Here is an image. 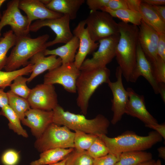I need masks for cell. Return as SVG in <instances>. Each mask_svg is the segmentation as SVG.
Wrapping results in <instances>:
<instances>
[{
	"mask_svg": "<svg viewBox=\"0 0 165 165\" xmlns=\"http://www.w3.org/2000/svg\"><path fill=\"white\" fill-rule=\"evenodd\" d=\"M118 25L119 37L115 57L123 76L127 82H130L136 64L139 28L122 21Z\"/></svg>",
	"mask_w": 165,
	"mask_h": 165,
	"instance_id": "1",
	"label": "cell"
},
{
	"mask_svg": "<svg viewBox=\"0 0 165 165\" xmlns=\"http://www.w3.org/2000/svg\"><path fill=\"white\" fill-rule=\"evenodd\" d=\"M53 123L66 126L74 131L78 130L87 134L106 135L110 123L105 116L98 114L91 119H86L83 115L76 114L65 111L58 105L53 110Z\"/></svg>",
	"mask_w": 165,
	"mask_h": 165,
	"instance_id": "2",
	"label": "cell"
},
{
	"mask_svg": "<svg viewBox=\"0 0 165 165\" xmlns=\"http://www.w3.org/2000/svg\"><path fill=\"white\" fill-rule=\"evenodd\" d=\"M50 37L48 34L31 38L28 35L16 37V42L4 67L6 71L17 70L28 64V60L35 54L47 49L46 43Z\"/></svg>",
	"mask_w": 165,
	"mask_h": 165,
	"instance_id": "3",
	"label": "cell"
},
{
	"mask_svg": "<svg viewBox=\"0 0 165 165\" xmlns=\"http://www.w3.org/2000/svg\"><path fill=\"white\" fill-rule=\"evenodd\" d=\"M98 136L107 147L109 153L119 155L121 153L132 151H144L161 142L162 137L156 131L149 132L147 136H140L133 133H126L114 138L106 135Z\"/></svg>",
	"mask_w": 165,
	"mask_h": 165,
	"instance_id": "4",
	"label": "cell"
},
{
	"mask_svg": "<svg viewBox=\"0 0 165 165\" xmlns=\"http://www.w3.org/2000/svg\"><path fill=\"white\" fill-rule=\"evenodd\" d=\"M110 70L106 67L93 70L80 71L76 84V103L83 115L87 112L89 101L97 88L110 81Z\"/></svg>",
	"mask_w": 165,
	"mask_h": 165,
	"instance_id": "5",
	"label": "cell"
},
{
	"mask_svg": "<svg viewBox=\"0 0 165 165\" xmlns=\"http://www.w3.org/2000/svg\"><path fill=\"white\" fill-rule=\"evenodd\" d=\"M75 134L66 126H61L52 123L37 139L35 147L41 152L54 148H74Z\"/></svg>",
	"mask_w": 165,
	"mask_h": 165,
	"instance_id": "6",
	"label": "cell"
},
{
	"mask_svg": "<svg viewBox=\"0 0 165 165\" xmlns=\"http://www.w3.org/2000/svg\"><path fill=\"white\" fill-rule=\"evenodd\" d=\"M84 20L90 36L95 42L119 34L118 23L107 12L90 11Z\"/></svg>",
	"mask_w": 165,
	"mask_h": 165,
	"instance_id": "7",
	"label": "cell"
},
{
	"mask_svg": "<svg viewBox=\"0 0 165 165\" xmlns=\"http://www.w3.org/2000/svg\"><path fill=\"white\" fill-rule=\"evenodd\" d=\"M119 34L113 35L99 40L97 50L93 52L92 57L85 59L79 68L80 71L103 68L115 57L116 48Z\"/></svg>",
	"mask_w": 165,
	"mask_h": 165,
	"instance_id": "8",
	"label": "cell"
},
{
	"mask_svg": "<svg viewBox=\"0 0 165 165\" xmlns=\"http://www.w3.org/2000/svg\"><path fill=\"white\" fill-rule=\"evenodd\" d=\"M80 71L74 62L62 64L57 68L48 72L44 76L43 83L53 85L58 84L67 91L76 92V82Z\"/></svg>",
	"mask_w": 165,
	"mask_h": 165,
	"instance_id": "9",
	"label": "cell"
},
{
	"mask_svg": "<svg viewBox=\"0 0 165 165\" xmlns=\"http://www.w3.org/2000/svg\"><path fill=\"white\" fill-rule=\"evenodd\" d=\"M70 19L67 15L53 19L37 20L31 23L29 27L30 31L36 32L42 28L47 27L55 34V38L53 40L47 42L46 47L57 43H66L73 36L70 27Z\"/></svg>",
	"mask_w": 165,
	"mask_h": 165,
	"instance_id": "10",
	"label": "cell"
},
{
	"mask_svg": "<svg viewBox=\"0 0 165 165\" xmlns=\"http://www.w3.org/2000/svg\"><path fill=\"white\" fill-rule=\"evenodd\" d=\"M19 0H11L7 4L0 20V38L3 28L9 26L16 37L29 35V25L26 16L21 13L19 7Z\"/></svg>",
	"mask_w": 165,
	"mask_h": 165,
	"instance_id": "11",
	"label": "cell"
},
{
	"mask_svg": "<svg viewBox=\"0 0 165 165\" xmlns=\"http://www.w3.org/2000/svg\"><path fill=\"white\" fill-rule=\"evenodd\" d=\"M116 81L112 82L110 80L107 83L113 95L111 110L113 112V116L111 123L113 125L120 121L125 113L128 101V93L123 85L122 72L119 66L116 69Z\"/></svg>",
	"mask_w": 165,
	"mask_h": 165,
	"instance_id": "12",
	"label": "cell"
},
{
	"mask_svg": "<svg viewBox=\"0 0 165 165\" xmlns=\"http://www.w3.org/2000/svg\"><path fill=\"white\" fill-rule=\"evenodd\" d=\"M27 100L31 108L43 110L52 111L58 105L53 85L44 83L31 89Z\"/></svg>",
	"mask_w": 165,
	"mask_h": 165,
	"instance_id": "13",
	"label": "cell"
},
{
	"mask_svg": "<svg viewBox=\"0 0 165 165\" xmlns=\"http://www.w3.org/2000/svg\"><path fill=\"white\" fill-rule=\"evenodd\" d=\"M53 112L30 108L21 121L29 127L32 134L37 139L40 138L48 127L53 123Z\"/></svg>",
	"mask_w": 165,
	"mask_h": 165,
	"instance_id": "14",
	"label": "cell"
},
{
	"mask_svg": "<svg viewBox=\"0 0 165 165\" xmlns=\"http://www.w3.org/2000/svg\"><path fill=\"white\" fill-rule=\"evenodd\" d=\"M85 26L84 20H81L73 31V35L77 37L79 41L78 50L74 62L79 69L87 55L94 52L99 45L98 42L91 38Z\"/></svg>",
	"mask_w": 165,
	"mask_h": 165,
	"instance_id": "15",
	"label": "cell"
},
{
	"mask_svg": "<svg viewBox=\"0 0 165 165\" xmlns=\"http://www.w3.org/2000/svg\"><path fill=\"white\" fill-rule=\"evenodd\" d=\"M126 90L128 101L125 113L138 118L145 125L158 124L156 119L149 113L146 107L144 96L138 94L131 88L128 87Z\"/></svg>",
	"mask_w": 165,
	"mask_h": 165,
	"instance_id": "16",
	"label": "cell"
},
{
	"mask_svg": "<svg viewBox=\"0 0 165 165\" xmlns=\"http://www.w3.org/2000/svg\"><path fill=\"white\" fill-rule=\"evenodd\" d=\"M138 42L151 64L157 59V46L159 34L141 20L139 26Z\"/></svg>",
	"mask_w": 165,
	"mask_h": 165,
	"instance_id": "17",
	"label": "cell"
},
{
	"mask_svg": "<svg viewBox=\"0 0 165 165\" xmlns=\"http://www.w3.org/2000/svg\"><path fill=\"white\" fill-rule=\"evenodd\" d=\"M19 7L26 14L30 26L35 20L55 19L63 15L49 9L39 0H19Z\"/></svg>",
	"mask_w": 165,
	"mask_h": 165,
	"instance_id": "18",
	"label": "cell"
},
{
	"mask_svg": "<svg viewBox=\"0 0 165 165\" xmlns=\"http://www.w3.org/2000/svg\"><path fill=\"white\" fill-rule=\"evenodd\" d=\"M140 76L143 77L148 82L156 94H159V83L154 77L151 64L146 58L138 42L136 66L130 82H135Z\"/></svg>",
	"mask_w": 165,
	"mask_h": 165,
	"instance_id": "19",
	"label": "cell"
},
{
	"mask_svg": "<svg viewBox=\"0 0 165 165\" xmlns=\"http://www.w3.org/2000/svg\"><path fill=\"white\" fill-rule=\"evenodd\" d=\"M43 51L35 54L29 61L28 63L33 65V69L30 76L28 78L27 82H30L44 72L52 70L61 65L62 61L60 57L54 55L46 57Z\"/></svg>",
	"mask_w": 165,
	"mask_h": 165,
	"instance_id": "20",
	"label": "cell"
},
{
	"mask_svg": "<svg viewBox=\"0 0 165 165\" xmlns=\"http://www.w3.org/2000/svg\"><path fill=\"white\" fill-rule=\"evenodd\" d=\"M78 38L74 36L65 44L53 50L46 49L43 51L44 55H54L58 56L61 59L62 64L74 62L76 52L79 47Z\"/></svg>",
	"mask_w": 165,
	"mask_h": 165,
	"instance_id": "21",
	"label": "cell"
},
{
	"mask_svg": "<svg viewBox=\"0 0 165 165\" xmlns=\"http://www.w3.org/2000/svg\"><path fill=\"white\" fill-rule=\"evenodd\" d=\"M85 2L84 0H50L46 6L54 12L68 15L70 20H74Z\"/></svg>",
	"mask_w": 165,
	"mask_h": 165,
	"instance_id": "22",
	"label": "cell"
},
{
	"mask_svg": "<svg viewBox=\"0 0 165 165\" xmlns=\"http://www.w3.org/2000/svg\"><path fill=\"white\" fill-rule=\"evenodd\" d=\"M139 12L142 20L158 33H165V23L151 6L142 2Z\"/></svg>",
	"mask_w": 165,
	"mask_h": 165,
	"instance_id": "23",
	"label": "cell"
},
{
	"mask_svg": "<svg viewBox=\"0 0 165 165\" xmlns=\"http://www.w3.org/2000/svg\"><path fill=\"white\" fill-rule=\"evenodd\" d=\"M74 148H56L50 149L41 152L39 158L32 161L30 165H45L55 163L65 159Z\"/></svg>",
	"mask_w": 165,
	"mask_h": 165,
	"instance_id": "24",
	"label": "cell"
},
{
	"mask_svg": "<svg viewBox=\"0 0 165 165\" xmlns=\"http://www.w3.org/2000/svg\"><path fill=\"white\" fill-rule=\"evenodd\" d=\"M152 154L144 151H132L123 152L114 165H137L152 159Z\"/></svg>",
	"mask_w": 165,
	"mask_h": 165,
	"instance_id": "25",
	"label": "cell"
},
{
	"mask_svg": "<svg viewBox=\"0 0 165 165\" xmlns=\"http://www.w3.org/2000/svg\"><path fill=\"white\" fill-rule=\"evenodd\" d=\"M101 10L108 13L112 17L118 18L124 23H130L138 26L141 24V16L139 12L137 11L128 9L113 10L106 7Z\"/></svg>",
	"mask_w": 165,
	"mask_h": 165,
	"instance_id": "26",
	"label": "cell"
},
{
	"mask_svg": "<svg viewBox=\"0 0 165 165\" xmlns=\"http://www.w3.org/2000/svg\"><path fill=\"white\" fill-rule=\"evenodd\" d=\"M0 115L4 116L8 119L9 121L8 125L10 129L19 135L25 138L28 137L26 131L21 124V120L9 105L1 108Z\"/></svg>",
	"mask_w": 165,
	"mask_h": 165,
	"instance_id": "27",
	"label": "cell"
},
{
	"mask_svg": "<svg viewBox=\"0 0 165 165\" xmlns=\"http://www.w3.org/2000/svg\"><path fill=\"white\" fill-rule=\"evenodd\" d=\"M7 93L9 105L21 121L24 118L26 112L31 108L27 100L16 95L10 90Z\"/></svg>",
	"mask_w": 165,
	"mask_h": 165,
	"instance_id": "28",
	"label": "cell"
},
{
	"mask_svg": "<svg viewBox=\"0 0 165 165\" xmlns=\"http://www.w3.org/2000/svg\"><path fill=\"white\" fill-rule=\"evenodd\" d=\"M16 37L11 30L4 33L0 38V71L4 68L9 50L15 45Z\"/></svg>",
	"mask_w": 165,
	"mask_h": 165,
	"instance_id": "29",
	"label": "cell"
},
{
	"mask_svg": "<svg viewBox=\"0 0 165 165\" xmlns=\"http://www.w3.org/2000/svg\"><path fill=\"white\" fill-rule=\"evenodd\" d=\"M33 65L29 63L24 68L16 70L9 72L0 71V88L4 89L9 86L17 76L28 75L31 73Z\"/></svg>",
	"mask_w": 165,
	"mask_h": 165,
	"instance_id": "30",
	"label": "cell"
},
{
	"mask_svg": "<svg viewBox=\"0 0 165 165\" xmlns=\"http://www.w3.org/2000/svg\"><path fill=\"white\" fill-rule=\"evenodd\" d=\"M93 160L87 151H79L74 148L66 157L65 165H92Z\"/></svg>",
	"mask_w": 165,
	"mask_h": 165,
	"instance_id": "31",
	"label": "cell"
},
{
	"mask_svg": "<svg viewBox=\"0 0 165 165\" xmlns=\"http://www.w3.org/2000/svg\"><path fill=\"white\" fill-rule=\"evenodd\" d=\"M75 131L74 148L78 150L87 151L98 137L96 135L80 131Z\"/></svg>",
	"mask_w": 165,
	"mask_h": 165,
	"instance_id": "32",
	"label": "cell"
},
{
	"mask_svg": "<svg viewBox=\"0 0 165 165\" xmlns=\"http://www.w3.org/2000/svg\"><path fill=\"white\" fill-rule=\"evenodd\" d=\"M28 78L23 75L17 76L9 86L11 91L16 95L27 99L31 90L26 84Z\"/></svg>",
	"mask_w": 165,
	"mask_h": 165,
	"instance_id": "33",
	"label": "cell"
},
{
	"mask_svg": "<svg viewBox=\"0 0 165 165\" xmlns=\"http://www.w3.org/2000/svg\"><path fill=\"white\" fill-rule=\"evenodd\" d=\"M87 151L94 159L105 156L109 153L106 146L98 136Z\"/></svg>",
	"mask_w": 165,
	"mask_h": 165,
	"instance_id": "34",
	"label": "cell"
},
{
	"mask_svg": "<svg viewBox=\"0 0 165 165\" xmlns=\"http://www.w3.org/2000/svg\"><path fill=\"white\" fill-rule=\"evenodd\" d=\"M151 64L153 74L157 82L165 83V61L158 56L157 60Z\"/></svg>",
	"mask_w": 165,
	"mask_h": 165,
	"instance_id": "35",
	"label": "cell"
},
{
	"mask_svg": "<svg viewBox=\"0 0 165 165\" xmlns=\"http://www.w3.org/2000/svg\"><path fill=\"white\" fill-rule=\"evenodd\" d=\"M19 159V153L13 149H8L2 154L1 160L4 165H16Z\"/></svg>",
	"mask_w": 165,
	"mask_h": 165,
	"instance_id": "36",
	"label": "cell"
},
{
	"mask_svg": "<svg viewBox=\"0 0 165 165\" xmlns=\"http://www.w3.org/2000/svg\"><path fill=\"white\" fill-rule=\"evenodd\" d=\"M119 155L111 153L93 160L92 165H114L119 160Z\"/></svg>",
	"mask_w": 165,
	"mask_h": 165,
	"instance_id": "37",
	"label": "cell"
},
{
	"mask_svg": "<svg viewBox=\"0 0 165 165\" xmlns=\"http://www.w3.org/2000/svg\"><path fill=\"white\" fill-rule=\"evenodd\" d=\"M109 0H87L86 4L91 11H95L101 10L107 7Z\"/></svg>",
	"mask_w": 165,
	"mask_h": 165,
	"instance_id": "38",
	"label": "cell"
},
{
	"mask_svg": "<svg viewBox=\"0 0 165 165\" xmlns=\"http://www.w3.org/2000/svg\"><path fill=\"white\" fill-rule=\"evenodd\" d=\"M157 54L159 57L165 61V33L159 34Z\"/></svg>",
	"mask_w": 165,
	"mask_h": 165,
	"instance_id": "39",
	"label": "cell"
},
{
	"mask_svg": "<svg viewBox=\"0 0 165 165\" xmlns=\"http://www.w3.org/2000/svg\"><path fill=\"white\" fill-rule=\"evenodd\" d=\"M106 7L113 10L128 9L125 0H109Z\"/></svg>",
	"mask_w": 165,
	"mask_h": 165,
	"instance_id": "40",
	"label": "cell"
},
{
	"mask_svg": "<svg viewBox=\"0 0 165 165\" xmlns=\"http://www.w3.org/2000/svg\"><path fill=\"white\" fill-rule=\"evenodd\" d=\"M146 127L153 129L158 132L164 139H165V124L145 125Z\"/></svg>",
	"mask_w": 165,
	"mask_h": 165,
	"instance_id": "41",
	"label": "cell"
},
{
	"mask_svg": "<svg viewBox=\"0 0 165 165\" xmlns=\"http://www.w3.org/2000/svg\"><path fill=\"white\" fill-rule=\"evenodd\" d=\"M128 9L139 12L142 2L141 0H125Z\"/></svg>",
	"mask_w": 165,
	"mask_h": 165,
	"instance_id": "42",
	"label": "cell"
},
{
	"mask_svg": "<svg viewBox=\"0 0 165 165\" xmlns=\"http://www.w3.org/2000/svg\"><path fill=\"white\" fill-rule=\"evenodd\" d=\"M161 19L165 23V6H150Z\"/></svg>",
	"mask_w": 165,
	"mask_h": 165,
	"instance_id": "43",
	"label": "cell"
},
{
	"mask_svg": "<svg viewBox=\"0 0 165 165\" xmlns=\"http://www.w3.org/2000/svg\"><path fill=\"white\" fill-rule=\"evenodd\" d=\"M8 98L7 92H5L4 89H0V107L2 108L8 105Z\"/></svg>",
	"mask_w": 165,
	"mask_h": 165,
	"instance_id": "44",
	"label": "cell"
},
{
	"mask_svg": "<svg viewBox=\"0 0 165 165\" xmlns=\"http://www.w3.org/2000/svg\"><path fill=\"white\" fill-rule=\"evenodd\" d=\"M142 2L150 6H164L165 4V0H143Z\"/></svg>",
	"mask_w": 165,
	"mask_h": 165,
	"instance_id": "45",
	"label": "cell"
},
{
	"mask_svg": "<svg viewBox=\"0 0 165 165\" xmlns=\"http://www.w3.org/2000/svg\"><path fill=\"white\" fill-rule=\"evenodd\" d=\"M165 83H159V94H160L161 98L165 102Z\"/></svg>",
	"mask_w": 165,
	"mask_h": 165,
	"instance_id": "46",
	"label": "cell"
},
{
	"mask_svg": "<svg viewBox=\"0 0 165 165\" xmlns=\"http://www.w3.org/2000/svg\"><path fill=\"white\" fill-rule=\"evenodd\" d=\"M159 153V157L163 159H165V147L161 146L157 149Z\"/></svg>",
	"mask_w": 165,
	"mask_h": 165,
	"instance_id": "47",
	"label": "cell"
},
{
	"mask_svg": "<svg viewBox=\"0 0 165 165\" xmlns=\"http://www.w3.org/2000/svg\"><path fill=\"white\" fill-rule=\"evenodd\" d=\"M137 165H156V161L153 159L140 163Z\"/></svg>",
	"mask_w": 165,
	"mask_h": 165,
	"instance_id": "48",
	"label": "cell"
},
{
	"mask_svg": "<svg viewBox=\"0 0 165 165\" xmlns=\"http://www.w3.org/2000/svg\"><path fill=\"white\" fill-rule=\"evenodd\" d=\"M66 157L63 160L56 163H53L48 165H65Z\"/></svg>",
	"mask_w": 165,
	"mask_h": 165,
	"instance_id": "49",
	"label": "cell"
},
{
	"mask_svg": "<svg viewBox=\"0 0 165 165\" xmlns=\"http://www.w3.org/2000/svg\"><path fill=\"white\" fill-rule=\"evenodd\" d=\"M6 1L5 0H0V9L2 4ZM2 14L0 10V20L2 16Z\"/></svg>",
	"mask_w": 165,
	"mask_h": 165,
	"instance_id": "50",
	"label": "cell"
},
{
	"mask_svg": "<svg viewBox=\"0 0 165 165\" xmlns=\"http://www.w3.org/2000/svg\"><path fill=\"white\" fill-rule=\"evenodd\" d=\"M41 2L45 6L48 4L50 0H41Z\"/></svg>",
	"mask_w": 165,
	"mask_h": 165,
	"instance_id": "51",
	"label": "cell"
},
{
	"mask_svg": "<svg viewBox=\"0 0 165 165\" xmlns=\"http://www.w3.org/2000/svg\"><path fill=\"white\" fill-rule=\"evenodd\" d=\"M156 165H162L161 162L160 160H158L156 161Z\"/></svg>",
	"mask_w": 165,
	"mask_h": 165,
	"instance_id": "52",
	"label": "cell"
}]
</instances>
